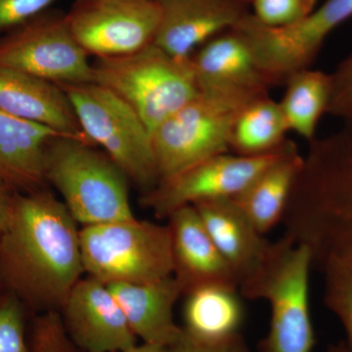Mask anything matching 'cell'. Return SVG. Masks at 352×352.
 <instances>
[{
    "instance_id": "27",
    "label": "cell",
    "mask_w": 352,
    "mask_h": 352,
    "mask_svg": "<svg viewBox=\"0 0 352 352\" xmlns=\"http://www.w3.org/2000/svg\"><path fill=\"white\" fill-rule=\"evenodd\" d=\"M30 340L32 352H82L69 339L59 311L34 315Z\"/></svg>"
},
{
    "instance_id": "22",
    "label": "cell",
    "mask_w": 352,
    "mask_h": 352,
    "mask_svg": "<svg viewBox=\"0 0 352 352\" xmlns=\"http://www.w3.org/2000/svg\"><path fill=\"white\" fill-rule=\"evenodd\" d=\"M183 296L182 328L187 339L214 344L240 335L245 312L239 289L204 286L191 289Z\"/></svg>"
},
{
    "instance_id": "12",
    "label": "cell",
    "mask_w": 352,
    "mask_h": 352,
    "mask_svg": "<svg viewBox=\"0 0 352 352\" xmlns=\"http://www.w3.org/2000/svg\"><path fill=\"white\" fill-rule=\"evenodd\" d=\"M287 143L279 151L264 156L244 157L224 153L210 157L161 180L156 187L143 193L141 204L160 219H168L175 210L185 206L235 198L279 157Z\"/></svg>"
},
{
    "instance_id": "33",
    "label": "cell",
    "mask_w": 352,
    "mask_h": 352,
    "mask_svg": "<svg viewBox=\"0 0 352 352\" xmlns=\"http://www.w3.org/2000/svg\"><path fill=\"white\" fill-rule=\"evenodd\" d=\"M119 352H175L173 346H159V344H146L141 342L140 344H136L131 349Z\"/></svg>"
},
{
    "instance_id": "2",
    "label": "cell",
    "mask_w": 352,
    "mask_h": 352,
    "mask_svg": "<svg viewBox=\"0 0 352 352\" xmlns=\"http://www.w3.org/2000/svg\"><path fill=\"white\" fill-rule=\"evenodd\" d=\"M309 143L285 212V237L305 245L314 266L352 256V120Z\"/></svg>"
},
{
    "instance_id": "11",
    "label": "cell",
    "mask_w": 352,
    "mask_h": 352,
    "mask_svg": "<svg viewBox=\"0 0 352 352\" xmlns=\"http://www.w3.org/2000/svg\"><path fill=\"white\" fill-rule=\"evenodd\" d=\"M160 15L157 0H78L66 18L88 55L107 58L153 43Z\"/></svg>"
},
{
    "instance_id": "6",
    "label": "cell",
    "mask_w": 352,
    "mask_h": 352,
    "mask_svg": "<svg viewBox=\"0 0 352 352\" xmlns=\"http://www.w3.org/2000/svg\"><path fill=\"white\" fill-rule=\"evenodd\" d=\"M85 273L102 283L141 284L173 276L168 224L134 217L80 230Z\"/></svg>"
},
{
    "instance_id": "19",
    "label": "cell",
    "mask_w": 352,
    "mask_h": 352,
    "mask_svg": "<svg viewBox=\"0 0 352 352\" xmlns=\"http://www.w3.org/2000/svg\"><path fill=\"white\" fill-rule=\"evenodd\" d=\"M107 286L126 315L132 332L141 342L173 346L182 340V328L175 320V307L183 296V289L175 277Z\"/></svg>"
},
{
    "instance_id": "20",
    "label": "cell",
    "mask_w": 352,
    "mask_h": 352,
    "mask_svg": "<svg viewBox=\"0 0 352 352\" xmlns=\"http://www.w3.org/2000/svg\"><path fill=\"white\" fill-rule=\"evenodd\" d=\"M58 136L65 135L0 111V176L20 193L45 188L46 152Z\"/></svg>"
},
{
    "instance_id": "16",
    "label": "cell",
    "mask_w": 352,
    "mask_h": 352,
    "mask_svg": "<svg viewBox=\"0 0 352 352\" xmlns=\"http://www.w3.org/2000/svg\"><path fill=\"white\" fill-rule=\"evenodd\" d=\"M208 235L236 277L239 292L261 274L274 242L266 239L233 198L194 206Z\"/></svg>"
},
{
    "instance_id": "17",
    "label": "cell",
    "mask_w": 352,
    "mask_h": 352,
    "mask_svg": "<svg viewBox=\"0 0 352 352\" xmlns=\"http://www.w3.org/2000/svg\"><path fill=\"white\" fill-rule=\"evenodd\" d=\"M173 251V276L182 285L183 296L204 286L239 289L232 270L221 254L194 206H185L168 217Z\"/></svg>"
},
{
    "instance_id": "28",
    "label": "cell",
    "mask_w": 352,
    "mask_h": 352,
    "mask_svg": "<svg viewBox=\"0 0 352 352\" xmlns=\"http://www.w3.org/2000/svg\"><path fill=\"white\" fill-rule=\"evenodd\" d=\"M317 0H250L254 19L271 28L291 25L307 17Z\"/></svg>"
},
{
    "instance_id": "10",
    "label": "cell",
    "mask_w": 352,
    "mask_h": 352,
    "mask_svg": "<svg viewBox=\"0 0 352 352\" xmlns=\"http://www.w3.org/2000/svg\"><path fill=\"white\" fill-rule=\"evenodd\" d=\"M351 18L352 0H325L287 27H267L249 14L236 28L249 39L259 68L275 87L285 85L296 72L309 69L329 34Z\"/></svg>"
},
{
    "instance_id": "4",
    "label": "cell",
    "mask_w": 352,
    "mask_h": 352,
    "mask_svg": "<svg viewBox=\"0 0 352 352\" xmlns=\"http://www.w3.org/2000/svg\"><path fill=\"white\" fill-rule=\"evenodd\" d=\"M94 82L126 102L150 133L200 94L191 60H180L151 43L118 57L97 58Z\"/></svg>"
},
{
    "instance_id": "36",
    "label": "cell",
    "mask_w": 352,
    "mask_h": 352,
    "mask_svg": "<svg viewBox=\"0 0 352 352\" xmlns=\"http://www.w3.org/2000/svg\"><path fill=\"white\" fill-rule=\"evenodd\" d=\"M247 1H250V0H247Z\"/></svg>"
},
{
    "instance_id": "30",
    "label": "cell",
    "mask_w": 352,
    "mask_h": 352,
    "mask_svg": "<svg viewBox=\"0 0 352 352\" xmlns=\"http://www.w3.org/2000/svg\"><path fill=\"white\" fill-rule=\"evenodd\" d=\"M55 0H0V34L32 19Z\"/></svg>"
},
{
    "instance_id": "7",
    "label": "cell",
    "mask_w": 352,
    "mask_h": 352,
    "mask_svg": "<svg viewBox=\"0 0 352 352\" xmlns=\"http://www.w3.org/2000/svg\"><path fill=\"white\" fill-rule=\"evenodd\" d=\"M71 101L92 145L124 171L143 193L160 182L152 135L138 113L107 88L95 82L60 85Z\"/></svg>"
},
{
    "instance_id": "14",
    "label": "cell",
    "mask_w": 352,
    "mask_h": 352,
    "mask_svg": "<svg viewBox=\"0 0 352 352\" xmlns=\"http://www.w3.org/2000/svg\"><path fill=\"white\" fill-rule=\"evenodd\" d=\"M65 330L82 352H119L138 344L107 285L88 276L72 289L59 311Z\"/></svg>"
},
{
    "instance_id": "9",
    "label": "cell",
    "mask_w": 352,
    "mask_h": 352,
    "mask_svg": "<svg viewBox=\"0 0 352 352\" xmlns=\"http://www.w3.org/2000/svg\"><path fill=\"white\" fill-rule=\"evenodd\" d=\"M88 56L60 14H39L0 38V66L59 85L94 82Z\"/></svg>"
},
{
    "instance_id": "34",
    "label": "cell",
    "mask_w": 352,
    "mask_h": 352,
    "mask_svg": "<svg viewBox=\"0 0 352 352\" xmlns=\"http://www.w3.org/2000/svg\"><path fill=\"white\" fill-rule=\"evenodd\" d=\"M327 352H349V351H347L346 344H339L337 346H331Z\"/></svg>"
},
{
    "instance_id": "3",
    "label": "cell",
    "mask_w": 352,
    "mask_h": 352,
    "mask_svg": "<svg viewBox=\"0 0 352 352\" xmlns=\"http://www.w3.org/2000/svg\"><path fill=\"white\" fill-rule=\"evenodd\" d=\"M45 177L82 227L134 219L129 178L96 146L58 136L46 152Z\"/></svg>"
},
{
    "instance_id": "32",
    "label": "cell",
    "mask_w": 352,
    "mask_h": 352,
    "mask_svg": "<svg viewBox=\"0 0 352 352\" xmlns=\"http://www.w3.org/2000/svg\"><path fill=\"white\" fill-rule=\"evenodd\" d=\"M18 192L0 176V236L12 215L14 201Z\"/></svg>"
},
{
    "instance_id": "21",
    "label": "cell",
    "mask_w": 352,
    "mask_h": 352,
    "mask_svg": "<svg viewBox=\"0 0 352 352\" xmlns=\"http://www.w3.org/2000/svg\"><path fill=\"white\" fill-rule=\"evenodd\" d=\"M302 163V155L289 140L279 157L233 198L263 235L282 223Z\"/></svg>"
},
{
    "instance_id": "8",
    "label": "cell",
    "mask_w": 352,
    "mask_h": 352,
    "mask_svg": "<svg viewBox=\"0 0 352 352\" xmlns=\"http://www.w3.org/2000/svg\"><path fill=\"white\" fill-rule=\"evenodd\" d=\"M247 106L200 92L153 131L160 182L230 151L238 116Z\"/></svg>"
},
{
    "instance_id": "31",
    "label": "cell",
    "mask_w": 352,
    "mask_h": 352,
    "mask_svg": "<svg viewBox=\"0 0 352 352\" xmlns=\"http://www.w3.org/2000/svg\"><path fill=\"white\" fill-rule=\"evenodd\" d=\"M173 349L175 352H249L240 335L223 342L201 344L187 339L183 333L182 340Z\"/></svg>"
},
{
    "instance_id": "5",
    "label": "cell",
    "mask_w": 352,
    "mask_h": 352,
    "mask_svg": "<svg viewBox=\"0 0 352 352\" xmlns=\"http://www.w3.org/2000/svg\"><path fill=\"white\" fill-rule=\"evenodd\" d=\"M314 267L305 245L289 238L274 241L261 274L241 296L270 303V326L263 352H312L315 333L310 314L309 276Z\"/></svg>"
},
{
    "instance_id": "35",
    "label": "cell",
    "mask_w": 352,
    "mask_h": 352,
    "mask_svg": "<svg viewBox=\"0 0 352 352\" xmlns=\"http://www.w3.org/2000/svg\"><path fill=\"white\" fill-rule=\"evenodd\" d=\"M6 293V287H4L3 281H2L1 276H0V300L2 296Z\"/></svg>"
},
{
    "instance_id": "18",
    "label": "cell",
    "mask_w": 352,
    "mask_h": 352,
    "mask_svg": "<svg viewBox=\"0 0 352 352\" xmlns=\"http://www.w3.org/2000/svg\"><path fill=\"white\" fill-rule=\"evenodd\" d=\"M0 111L91 144L57 83L0 66Z\"/></svg>"
},
{
    "instance_id": "29",
    "label": "cell",
    "mask_w": 352,
    "mask_h": 352,
    "mask_svg": "<svg viewBox=\"0 0 352 352\" xmlns=\"http://www.w3.org/2000/svg\"><path fill=\"white\" fill-rule=\"evenodd\" d=\"M328 113L344 120H352V51L336 69Z\"/></svg>"
},
{
    "instance_id": "24",
    "label": "cell",
    "mask_w": 352,
    "mask_h": 352,
    "mask_svg": "<svg viewBox=\"0 0 352 352\" xmlns=\"http://www.w3.org/2000/svg\"><path fill=\"white\" fill-rule=\"evenodd\" d=\"M289 129L279 103L268 96L252 102L238 116L230 151L244 157L272 154L284 147Z\"/></svg>"
},
{
    "instance_id": "23",
    "label": "cell",
    "mask_w": 352,
    "mask_h": 352,
    "mask_svg": "<svg viewBox=\"0 0 352 352\" xmlns=\"http://www.w3.org/2000/svg\"><path fill=\"white\" fill-rule=\"evenodd\" d=\"M279 103L289 131L311 142L316 138L322 116L328 113L332 94V76L316 69H305L293 74Z\"/></svg>"
},
{
    "instance_id": "1",
    "label": "cell",
    "mask_w": 352,
    "mask_h": 352,
    "mask_svg": "<svg viewBox=\"0 0 352 352\" xmlns=\"http://www.w3.org/2000/svg\"><path fill=\"white\" fill-rule=\"evenodd\" d=\"M80 230L63 201L46 187L18 192L0 236V276L30 314L60 311L82 279Z\"/></svg>"
},
{
    "instance_id": "25",
    "label": "cell",
    "mask_w": 352,
    "mask_h": 352,
    "mask_svg": "<svg viewBox=\"0 0 352 352\" xmlns=\"http://www.w3.org/2000/svg\"><path fill=\"white\" fill-rule=\"evenodd\" d=\"M324 275V302L339 320L352 352V256H335L319 266Z\"/></svg>"
},
{
    "instance_id": "13",
    "label": "cell",
    "mask_w": 352,
    "mask_h": 352,
    "mask_svg": "<svg viewBox=\"0 0 352 352\" xmlns=\"http://www.w3.org/2000/svg\"><path fill=\"white\" fill-rule=\"evenodd\" d=\"M190 60L200 92L243 106L268 96L271 85L251 43L237 28L210 39Z\"/></svg>"
},
{
    "instance_id": "15",
    "label": "cell",
    "mask_w": 352,
    "mask_h": 352,
    "mask_svg": "<svg viewBox=\"0 0 352 352\" xmlns=\"http://www.w3.org/2000/svg\"><path fill=\"white\" fill-rule=\"evenodd\" d=\"M160 23L153 43L170 56L191 59L201 46L249 15L247 0H157Z\"/></svg>"
},
{
    "instance_id": "26",
    "label": "cell",
    "mask_w": 352,
    "mask_h": 352,
    "mask_svg": "<svg viewBox=\"0 0 352 352\" xmlns=\"http://www.w3.org/2000/svg\"><path fill=\"white\" fill-rule=\"evenodd\" d=\"M29 314L22 302L6 291L0 300V352H32Z\"/></svg>"
}]
</instances>
